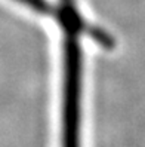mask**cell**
Segmentation results:
<instances>
[{
	"mask_svg": "<svg viewBox=\"0 0 145 147\" xmlns=\"http://www.w3.org/2000/svg\"><path fill=\"white\" fill-rule=\"evenodd\" d=\"M65 25L62 147H80V49L77 33L86 30L79 15L61 16Z\"/></svg>",
	"mask_w": 145,
	"mask_h": 147,
	"instance_id": "1",
	"label": "cell"
},
{
	"mask_svg": "<svg viewBox=\"0 0 145 147\" xmlns=\"http://www.w3.org/2000/svg\"><path fill=\"white\" fill-rule=\"evenodd\" d=\"M16 2L28 6L30 9L36 11V12H41V13L52 12V7H49V5L45 2V0H16Z\"/></svg>",
	"mask_w": 145,
	"mask_h": 147,
	"instance_id": "2",
	"label": "cell"
}]
</instances>
